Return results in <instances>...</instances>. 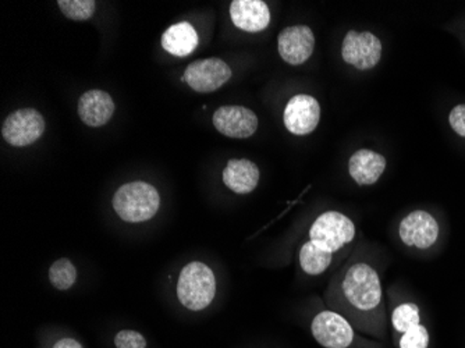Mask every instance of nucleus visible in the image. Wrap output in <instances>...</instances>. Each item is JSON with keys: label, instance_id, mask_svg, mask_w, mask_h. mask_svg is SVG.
Segmentation results:
<instances>
[{"label": "nucleus", "instance_id": "2eb2a0df", "mask_svg": "<svg viewBox=\"0 0 465 348\" xmlns=\"http://www.w3.org/2000/svg\"><path fill=\"white\" fill-rule=\"evenodd\" d=\"M384 155L371 150H358L349 160V173L358 186H372L386 170Z\"/></svg>", "mask_w": 465, "mask_h": 348}, {"label": "nucleus", "instance_id": "aec40b11", "mask_svg": "<svg viewBox=\"0 0 465 348\" xmlns=\"http://www.w3.org/2000/svg\"><path fill=\"white\" fill-rule=\"evenodd\" d=\"M421 321L420 308L415 304H402L393 311L392 324L398 334H405L413 327L418 326Z\"/></svg>", "mask_w": 465, "mask_h": 348}, {"label": "nucleus", "instance_id": "412c9836", "mask_svg": "<svg viewBox=\"0 0 465 348\" xmlns=\"http://www.w3.org/2000/svg\"><path fill=\"white\" fill-rule=\"evenodd\" d=\"M58 5L61 13L74 22L91 19L97 10L94 0H59Z\"/></svg>", "mask_w": 465, "mask_h": 348}, {"label": "nucleus", "instance_id": "20e7f679", "mask_svg": "<svg viewBox=\"0 0 465 348\" xmlns=\"http://www.w3.org/2000/svg\"><path fill=\"white\" fill-rule=\"evenodd\" d=\"M354 237L356 226L353 220L336 211L325 212L318 216L310 229V242L331 254L353 242Z\"/></svg>", "mask_w": 465, "mask_h": 348}, {"label": "nucleus", "instance_id": "b1692460", "mask_svg": "<svg viewBox=\"0 0 465 348\" xmlns=\"http://www.w3.org/2000/svg\"><path fill=\"white\" fill-rule=\"evenodd\" d=\"M449 122L457 134L465 137V105H459L451 110Z\"/></svg>", "mask_w": 465, "mask_h": 348}, {"label": "nucleus", "instance_id": "39448f33", "mask_svg": "<svg viewBox=\"0 0 465 348\" xmlns=\"http://www.w3.org/2000/svg\"><path fill=\"white\" fill-rule=\"evenodd\" d=\"M382 52H384L382 42L369 31H364V32L349 31L341 43V58L347 65L353 66L359 71L377 68L382 59Z\"/></svg>", "mask_w": 465, "mask_h": 348}, {"label": "nucleus", "instance_id": "f3484780", "mask_svg": "<svg viewBox=\"0 0 465 348\" xmlns=\"http://www.w3.org/2000/svg\"><path fill=\"white\" fill-rule=\"evenodd\" d=\"M200 38L190 23L181 22L172 25L162 35V46L166 52L176 58H186L198 48Z\"/></svg>", "mask_w": 465, "mask_h": 348}, {"label": "nucleus", "instance_id": "ddd939ff", "mask_svg": "<svg viewBox=\"0 0 465 348\" xmlns=\"http://www.w3.org/2000/svg\"><path fill=\"white\" fill-rule=\"evenodd\" d=\"M230 17L238 30L261 32L271 23V10L262 0H233Z\"/></svg>", "mask_w": 465, "mask_h": 348}, {"label": "nucleus", "instance_id": "393cba45", "mask_svg": "<svg viewBox=\"0 0 465 348\" xmlns=\"http://www.w3.org/2000/svg\"><path fill=\"white\" fill-rule=\"evenodd\" d=\"M53 348H82V345L74 339H61L53 345Z\"/></svg>", "mask_w": 465, "mask_h": 348}, {"label": "nucleus", "instance_id": "1a4fd4ad", "mask_svg": "<svg viewBox=\"0 0 465 348\" xmlns=\"http://www.w3.org/2000/svg\"><path fill=\"white\" fill-rule=\"evenodd\" d=\"M311 330L315 340L325 348L350 347L354 340L353 327L338 312H321L313 319Z\"/></svg>", "mask_w": 465, "mask_h": 348}, {"label": "nucleus", "instance_id": "4be33fe9", "mask_svg": "<svg viewBox=\"0 0 465 348\" xmlns=\"http://www.w3.org/2000/svg\"><path fill=\"white\" fill-rule=\"evenodd\" d=\"M429 334L423 325L413 327L403 334L400 339V348H428Z\"/></svg>", "mask_w": 465, "mask_h": 348}, {"label": "nucleus", "instance_id": "a211bd4d", "mask_svg": "<svg viewBox=\"0 0 465 348\" xmlns=\"http://www.w3.org/2000/svg\"><path fill=\"white\" fill-rule=\"evenodd\" d=\"M333 261V254L322 248L317 247L313 243L308 242L300 251V265L307 275L318 276L325 272Z\"/></svg>", "mask_w": 465, "mask_h": 348}, {"label": "nucleus", "instance_id": "5701e85b", "mask_svg": "<svg viewBox=\"0 0 465 348\" xmlns=\"http://www.w3.org/2000/svg\"><path fill=\"white\" fill-rule=\"evenodd\" d=\"M116 348H145L146 342L143 334L135 330H122L115 337Z\"/></svg>", "mask_w": 465, "mask_h": 348}, {"label": "nucleus", "instance_id": "0eeeda50", "mask_svg": "<svg viewBox=\"0 0 465 348\" xmlns=\"http://www.w3.org/2000/svg\"><path fill=\"white\" fill-rule=\"evenodd\" d=\"M233 76L230 66L220 59L192 61L184 71V81L200 94H210L225 86Z\"/></svg>", "mask_w": 465, "mask_h": 348}, {"label": "nucleus", "instance_id": "f257e3e1", "mask_svg": "<svg viewBox=\"0 0 465 348\" xmlns=\"http://www.w3.org/2000/svg\"><path fill=\"white\" fill-rule=\"evenodd\" d=\"M333 303L353 321L382 318V286L377 270L364 262L349 266L333 288Z\"/></svg>", "mask_w": 465, "mask_h": 348}, {"label": "nucleus", "instance_id": "f8f14e48", "mask_svg": "<svg viewBox=\"0 0 465 348\" xmlns=\"http://www.w3.org/2000/svg\"><path fill=\"white\" fill-rule=\"evenodd\" d=\"M400 239L408 247L426 250L435 244L439 237V224L435 217L425 211H414L398 226Z\"/></svg>", "mask_w": 465, "mask_h": 348}, {"label": "nucleus", "instance_id": "9d476101", "mask_svg": "<svg viewBox=\"0 0 465 348\" xmlns=\"http://www.w3.org/2000/svg\"><path fill=\"white\" fill-rule=\"evenodd\" d=\"M212 122L220 134L236 140L253 137L258 129V116L248 107L237 105L219 107L213 114Z\"/></svg>", "mask_w": 465, "mask_h": 348}, {"label": "nucleus", "instance_id": "dca6fc26", "mask_svg": "<svg viewBox=\"0 0 465 348\" xmlns=\"http://www.w3.org/2000/svg\"><path fill=\"white\" fill-rule=\"evenodd\" d=\"M223 183L238 196L253 193L259 183V169L248 160H230L222 174Z\"/></svg>", "mask_w": 465, "mask_h": 348}, {"label": "nucleus", "instance_id": "4468645a", "mask_svg": "<svg viewBox=\"0 0 465 348\" xmlns=\"http://www.w3.org/2000/svg\"><path fill=\"white\" fill-rule=\"evenodd\" d=\"M79 119L88 127H102L115 114V102L107 92L92 89L81 95L79 101Z\"/></svg>", "mask_w": 465, "mask_h": 348}, {"label": "nucleus", "instance_id": "423d86ee", "mask_svg": "<svg viewBox=\"0 0 465 348\" xmlns=\"http://www.w3.org/2000/svg\"><path fill=\"white\" fill-rule=\"evenodd\" d=\"M45 132V120L38 110L20 109L9 114L2 125V135L12 147L23 148L34 144Z\"/></svg>", "mask_w": 465, "mask_h": 348}, {"label": "nucleus", "instance_id": "6e6552de", "mask_svg": "<svg viewBox=\"0 0 465 348\" xmlns=\"http://www.w3.org/2000/svg\"><path fill=\"white\" fill-rule=\"evenodd\" d=\"M284 122L292 134H311L321 122L320 102L311 95H294L284 107Z\"/></svg>", "mask_w": 465, "mask_h": 348}, {"label": "nucleus", "instance_id": "7ed1b4c3", "mask_svg": "<svg viewBox=\"0 0 465 348\" xmlns=\"http://www.w3.org/2000/svg\"><path fill=\"white\" fill-rule=\"evenodd\" d=\"M177 298L190 311H202L216 296V279L212 269L202 262H191L182 268L177 281Z\"/></svg>", "mask_w": 465, "mask_h": 348}, {"label": "nucleus", "instance_id": "6ab92c4d", "mask_svg": "<svg viewBox=\"0 0 465 348\" xmlns=\"http://www.w3.org/2000/svg\"><path fill=\"white\" fill-rule=\"evenodd\" d=\"M49 280L53 284V288H58V290H69V288H73V284L77 280L76 266L66 258L56 261L49 269Z\"/></svg>", "mask_w": 465, "mask_h": 348}, {"label": "nucleus", "instance_id": "f03ea898", "mask_svg": "<svg viewBox=\"0 0 465 348\" xmlns=\"http://www.w3.org/2000/svg\"><path fill=\"white\" fill-rule=\"evenodd\" d=\"M161 206L155 187L144 181L125 184L113 197V208L128 224H143L153 219Z\"/></svg>", "mask_w": 465, "mask_h": 348}, {"label": "nucleus", "instance_id": "9b49d317", "mask_svg": "<svg viewBox=\"0 0 465 348\" xmlns=\"http://www.w3.org/2000/svg\"><path fill=\"white\" fill-rule=\"evenodd\" d=\"M315 50V35L308 25L284 28L277 37V50L287 65H304Z\"/></svg>", "mask_w": 465, "mask_h": 348}]
</instances>
